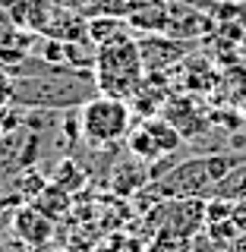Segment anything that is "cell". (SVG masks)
<instances>
[{"instance_id":"obj_14","label":"cell","mask_w":246,"mask_h":252,"mask_svg":"<svg viewBox=\"0 0 246 252\" xmlns=\"http://www.w3.org/2000/svg\"><path fill=\"white\" fill-rule=\"evenodd\" d=\"M10 104H13V73H10V66L0 63V110Z\"/></svg>"},{"instance_id":"obj_5","label":"cell","mask_w":246,"mask_h":252,"mask_svg":"<svg viewBox=\"0 0 246 252\" xmlns=\"http://www.w3.org/2000/svg\"><path fill=\"white\" fill-rule=\"evenodd\" d=\"M139 44V54H142V63H145V73H161L164 66L183 60L189 51H193V41H183V38H171V35H152V38H142Z\"/></svg>"},{"instance_id":"obj_15","label":"cell","mask_w":246,"mask_h":252,"mask_svg":"<svg viewBox=\"0 0 246 252\" xmlns=\"http://www.w3.org/2000/svg\"><path fill=\"white\" fill-rule=\"evenodd\" d=\"M54 3H60V6H67V10H79V13H82V10H98V6H101V0H54Z\"/></svg>"},{"instance_id":"obj_3","label":"cell","mask_w":246,"mask_h":252,"mask_svg":"<svg viewBox=\"0 0 246 252\" xmlns=\"http://www.w3.org/2000/svg\"><path fill=\"white\" fill-rule=\"evenodd\" d=\"M92 79H95L98 94H110V98L130 101L133 92H136L142 85V79H145V63H142L139 44L126 35L101 44L98 51H95Z\"/></svg>"},{"instance_id":"obj_1","label":"cell","mask_w":246,"mask_h":252,"mask_svg":"<svg viewBox=\"0 0 246 252\" xmlns=\"http://www.w3.org/2000/svg\"><path fill=\"white\" fill-rule=\"evenodd\" d=\"M95 79L89 69H63L54 66L51 73H35L26 79L13 76V104L26 110H70L95 98Z\"/></svg>"},{"instance_id":"obj_18","label":"cell","mask_w":246,"mask_h":252,"mask_svg":"<svg viewBox=\"0 0 246 252\" xmlns=\"http://www.w3.org/2000/svg\"><path fill=\"white\" fill-rule=\"evenodd\" d=\"M177 252H193V249H177Z\"/></svg>"},{"instance_id":"obj_19","label":"cell","mask_w":246,"mask_h":252,"mask_svg":"<svg viewBox=\"0 0 246 252\" xmlns=\"http://www.w3.org/2000/svg\"><path fill=\"white\" fill-rule=\"evenodd\" d=\"M0 136H3V126H0Z\"/></svg>"},{"instance_id":"obj_16","label":"cell","mask_w":246,"mask_h":252,"mask_svg":"<svg viewBox=\"0 0 246 252\" xmlns=\"http://www.w3.org/2000/svg\"><path fill=\"white\" fill-rule=\"evenodd\" d=\"M227 252H246V233H240V236H237V240L231 243V246H227Z\"/></svg>"},{"instance_id":"obj_17","label":"cell","mask_w":246,"mask_h":252,"mask_svg":"<svg viewBox=\"0 0 246 252\" xmlns=\"http://www.w3.org/2000/svg\"><path fill=\"white\" fill-rule=\"evenodd\" d=\"M92 252H110V249H92Z\"/></svg>"},{"instance_id":"obj_8","label":"cell","mask_w":246,"mask_h":252,"mask_svg":"<svg viewBox=\"0 0 246 252\" xmlns=\"http://www.w3.org/2000/svg\"><path fill=\"white\" fill-rule=\"evenodd\" d=\"M32 205H35L38 211H44V215L51 218L54 224H57V220H60L63 215H70V208H73V192H67L63 186H57V183L51 180V183H47L41 192L32 199Z\"/></svg>"},{"instance_id":"obj_9","label":"cell","mask_w":246,"mask_h":252,"mask_svg":"<svg viewBox=\"0 0 246 252\" xmlns=\"http://www.w3.org/2000/svg\"><path fill=\"white\" fill-rule=\"evenodd\" d=\"M139 126L148 132V139L155 142L158 158H168V155H174V152H177V148L186 142V139L180 136V132L174 129V126H171L168 120H164V117H148V120H142Z\"/></svg>"},{"instance_id":"obj_4","label":"cell","mask_w":246,"mask_h":252,"mask_svg":"<svg viewBox=\"0 0 246 252\" xmlns=\"http://www.w3.org/2000/svg\"><path fill=\"white\" fill-rule=\"evenodd\" d=\"M130 129H133V107L123 98L95 94L79 110V136L95 148L117 145L120 139L130 136Z\"/></svg>"},{"instance_id":"obj_20","label":"cell","mask_w":246,"mask_h":252,"mask_svg":"<svg viewBox=\"0 0 246 252\" xmlns=\"http://www.w3.org/2000/svg\"><path fill=\"white\" fill-rule=\"evenodd\" d=\"M243 3H246V0H243Z\"/></svg>"},{"instance_id":"obj_11","label":"cell","mask_w":246,"mask_h":252,"mask_svg":"<svg viewBox=\"0 0 246 252\" xmlns=\"http://www.w3.org/2000/svg\"><path fill=\"white\" fill-rule=\"evenodd\" d=\"M205 230H209V240L211 243H234L237 236H240V227L234 224L231 218H224V220H211V224H205Z\"/></svg>"},{"instance_id":"obj_10","label":"cell","mask_w":246,"mask_h":252,"mask_svg":"<svg viewBox=\"0 0 246 252\" xmlns=\"http://www.w3.org/2000/svg\"><path fill=\"white\" fill-rule=\"evenodd\" d=\"M54 183L63 186L67 192H76V189L85 186V173L82 167H76V161H63L57 170H54Z\"/></svg>"},{"instance_id":"obj_2","label":"cell","mask_w":246,"mask_h":252,"mask_svg":"<svg viewBox=\"0 0 246 252\" xmlns=\"http://www.w3.org/2000/svg\"><path fill=\"white\" fill-rule=\"evenodd\" d=\"M246 164V155H205V158H189L177 167L164 170L161 177L148 180L145 192L152 202H168V199H209L211 189L231 170Z\"/></svg>"},{"instance_id":"obj_13","label":"cell","mask_w":246,"mask_h":252,"mask_svg":"<svg viewBox=\"0 0 246 252\" xmlns=\"http://www.w3.org/2000/svg\"><path fill=\"white\" fill-rule=\"evenodd\" d=\"M107 249L110 252H148V243L139 240V236H117Z\"/></svg>"},{"instance_id":"obj_6","label":"cell","mask_w":246,"mask_h":252,"mask_svg":"<svg viewBox=\"0 0 246 252\" xmlns=\"http://www.w3.org/2000/svg\"><path fill=\"white\" fill-rule=\"evenodd\" d=\"M13 230H16V236H19L26 246L41 249V246L51 243V236H54V220L29 202V205H19V208L13 211Z\"/></svg>"},{"instance_id":"obj_7","label":"cell","mask_w":246,"mask_h":252,"mask_svg":"<svg viewBox=\"0 0 246 252\" xmlns=\"http://www.w3.org/2000/svg\"><path fill=\"white\" fill-rule=\"evenodd\" d=\"M126 26H130V22H126L123 16H107V13L92 16V19L85 22V41L92 47H101V44L114 41V38H123Z\"/></svg>"},{"instance_id":"obj_12","label":"cell","mask_w":246,"mask_h":252,"mask_svg":"<svg viewBox=\"0 0 246 252\" xmlns=\"http://www.w3.org/2000/svg\"><path fill=\"white\" fill-rule=\"evenodd\" d=\"M47 186V180H41L35 170H29V173H22V180H19V189H22V195H26V202H32L38 192Z\"/></svg>"}]
</instances>
